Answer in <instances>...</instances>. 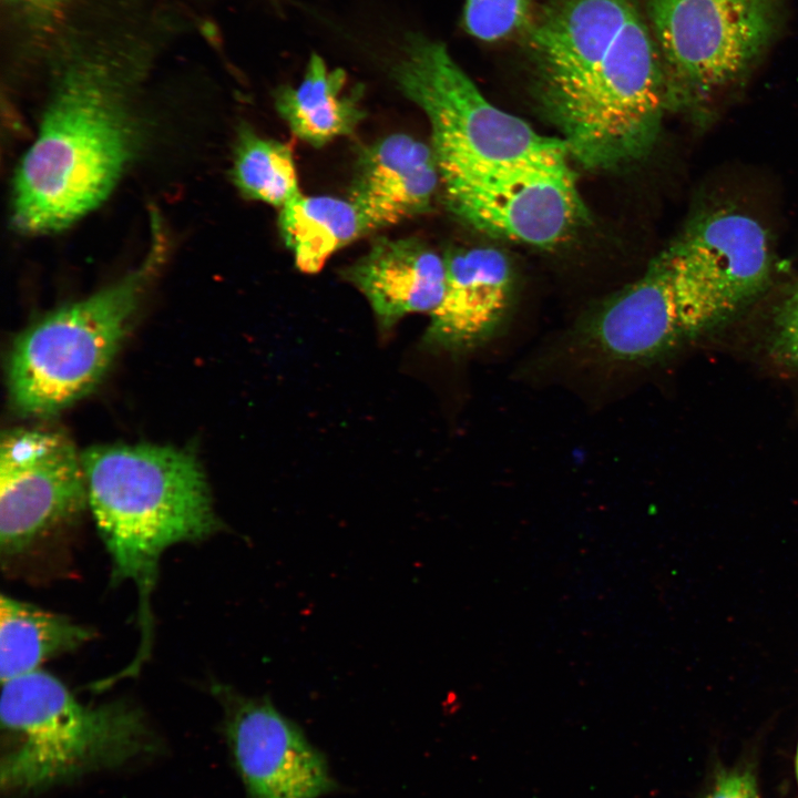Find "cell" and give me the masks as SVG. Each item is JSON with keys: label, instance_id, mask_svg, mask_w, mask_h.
Wrapping results in <instances>:
<instances>
[{"label": "cell", "instance_id": "obj_9", "mask_svg": "<svg viewBox=\"0 0 798 798\" xmlns=\"http://www.w3.org/2000/svg\"><path fill=\"white\" fill-rule=\"evenodd\" d=\"M88 502L81 454L62 433L12 429L0 449V548L17 555Z\"/></svg>", "mask_w": 798, "mask_h": 798}, {"label": "cell", "instance_id": "obj_25", "mask_svg": "<svg viewBox=\"0 0 798 798\" xmlns=\"http://www.w3.org/2000/svg\"><path fill=\"white\" fill-rule=\"evenodd\" d=\"M795 764H796V780H797V786H798V747H797L796 763H795ZM797 798H798V795H797Z\"/></svg>", "mask_w": 798, "mask_h": 798}, {"label": "cell", "instance_id": "obj_20", "mask_svg": "<svg viewBox=\"0 0 798 798\" xmlns=\"http://www.w3.org/2000/svg\"><path fill=\"white\" fill-rule=\"evenodd\" d=\"M231 175L242 195L278 208L301 193L291 146L247 126L237 134Z\"/></svg>", "mask_w": 798, "mask_h": 798}, {"label": "cell", "instance_id": "obj_6", "mask_svg": "<svg viewBox=\"0 0 798 798\" xmlns=\"http://www.w3.org/2000/svg\"><path fill=\"white\" fill-rule=\"evenodd\" d=\"M667 98L662 55L636 8L600 64L545 111L571 160L610 171L647 153Z\"/></svg>", "mask_w": 798, "mask_h": 798}, {"label": "cell", "instance_id": "obj_10", "mask_svg": "<svg viewBox=\"0 0 798 798\" xmlns=\"http://www.w3.org/2000/svg\"><path fill=\"white\" fill-rule=\"evenodd\" d=\"M215 692L247 798H321L337 790L325 755L268 697L224 686Z\"/></svg>", "mask_w": 798, "mask_h": 798}, {"label": "cell", "instance_id": "obj_4", "mask_svg": "<svg viewBox=\"0 0 798 798\" xmlns=\"http://www.w3.org/2000/svg\"><path fill=\"white\" fill-rule=\"evenodd\" d=\"M392 75L428 120L443 192L507 170H571L559 137L491 103L441 42L409 38Z\"/></svg>", "mask_w": 798, "mask_h": 798}, {"label": "cell", "instance_id": "obj_12", "mask_svg": "<svg viewBox=\"0 0 798 798\" xmlns=\"http://www.w3.org/2000/svg\"><path fill=\"white\" fill-rule=\"evenodd\" d=\"M668 266L661 254L645 274L573 329L575 345L604 364H644L686 338Z\"/></svg>", "mask_w": 798, "mask_h": 798}, {"label": "cell", "instance_id": "obj_19", "mask_svg": "<svg viewBox=\"0 0 798 798\" xmlns=\"http://www.w3.org/2000/svg\"><path fill=\"white\" fill-rule=\"evenodd\" d=\"M91 637V630L63 615L2 595L1 683L41 669L48 659L80 647Z\"/></svg>", "mask_w": 798, "mask_h": 798}, {"label": "cell", "instance_id": "obj_7", "mask_svg": "<svg viewBox=\"0 0 798 798\" xmlns=\"http://www.w3.org/2000/svg\"><path fill=\"white\" fill-rule=\"evenodd\" d=\"M647 13L668 96L673 86L708 93L736 80L769 44L778 20L775 0H647Z\"/></svg>", "mask_w": 798, "mask_h": 798}, {"label": "cell", "instance_id": "obj_18", "mask_svg": "<svg viewBox=\"0 0 798 798\" xmlns=\"http://www.w3.org/2000/svg\"><path fill=\"white\" fill-rule=\"evenodd\" d=\"M279 209L280 236L305 274L318 273L337 250L371 232L349 198L300 193Z\"/></svg>", "mask_w": 798, "mask_h": 798}, {"label": "cell", "instance_id": "obj_22", "mask_svg": "<svg viewBox=\"0 0 798 798\" xmlns=\"http://www.w3.org/2000/svg\"><path fill=\"white\" fill-rule=\"evenodd\" d=\"M773 349L781 362L798 369V287L776 318Z\"/></svg>", "mask_w": 798, "mask_h": 798}, {"label": "cell", "instance_id": "obj_15", "mask_svg": "<svg viewBox=\"0 0 798 798\" xmlns=\"http://www.w3.org/2000/svg\"><path fill=\"white\" fill-rule=\"evenodd\" d=\"M341 276L367 299L382 336L403 317L429 314L446 290V256L416 237H380Z\"/></svg>", "mask_w": 798, "mask_h": 798}, {"label": "cell", "instance_id": "obj_23", "mask_svg": "<svg viewBox=\"0 0 798 798\" xmlns=\"http://www.w3.org/2000/svg\"><path fill=\"white\" fill-rule=\"evenodd\" d=\"M705 798H760L757 780L745 768L719 770Z\"/></svg>", "mask_w": 798, "mask_h": 798}, {"label": "cell", "instance_id": "obj_21", "mask_svg": "<svg viewBox=\"0 0 798 798\" xmlns=\"http://www.w3.org/2000/svg\"><path fill=\"white\" fill-rule=\"evenodd\" d=\"M535 0H466L463 27L484 42L507 39L532 23Z\"/></svg>", "mask_w": 798, "mask_h": 798}, {"label": "cell", "instance_id": "obj_8", "mask_svg": "<svg viewBox=\"0 0 798 798\" xmlns=\"http://www.w3.org/2000/svg\"><path fill=\"white\" fill-rule=\"evenodd\" d=\"M662 255L687 337L745 306L763 290L771 270L765 228L729 209L697 217Z\"/></svg>", "mask_w": 798, "mask_h": 798}, {"label": "cell", "instance_id": "obj_5", "mask_svg": "<svg viewBox=\"0 0 798 798\" xmlns=\"http://www.w3.org/2000/svg\"><path fill=\"white\" fill-rule=\"evenodd\" d=\"M158 233L147 258L119 282L51 311L21 332L8 362L13 407L54 415L88 395L117 352L164 257Z\"/></svg>", "mask_w": 798, "mask_h": 798}, {"label": "cell", "instance_id": "obj_14", "mask_svg": "<svg viewBox=\"0 0 798 798\" xmlns=\"http://www.w3.org/2000/svg\"><path fill=\"white\" fill-rule=\"evenodd\" d=\"M447 283L430 315L420 346L427 351L461 355L488 342L509 311L513 275L503 253L492 247L446 255Z\"/></svg>", "mask_w": 798, "mask_h": 798}, {"label": "cell", "instance_id": "obj_1", "mask_svg": "<svg viewBox=\"0 0 798 798\" xmlns=\"http://www.w3.org/2000/svg\"><path fill=\"white\" fill-rule=\"evenodd\" d=\"M132 45L75 43L13 182L12 217L29 234L60 231L112 192L140 141L131 92L142 60Z\"/></svg>", "mask_w": 798, "mask_h": 798}, {"label": "cell", "instance_id": "obj_2", "mask_svg": "<svg viewBox=\"0 0 798 798\" xmlns=\"http://www.w3.org/2000/svg\"><path fill=\"white\" fill-rule=\"evenodd\" d=\"M88 502L112 561V582L139 592L141 647L149 656L151 595L166 549L203 540L219 529L205 475L188 452L168 446L106 444L81 454Z\"/></svg>", "mask_w": 798, "mask_h": 798}, {"label": "cell", "instance_id": "obj_11", "mask_svg": "<svg viewBox=\"0 0 798 798\" xmlns=\"http://www.w3.org/2000/svg\"><path fill=\"white\" fill-rule=\"evenodd\" d=\"M444 198L470 226L540 247L566 238L585 213L572 170L501 171L444 191Z\"/></svg>", "mask_w": 798, "mask_h": 798}, {"label": "cell", "instance_id": "obj_24", "mask_svg": "<svg viewBox=\"0 0 798 798\" xmlns=\"http://www.w3.org/2000/svg\"><path fill=\"white\" fill-rule=\"evenodd\" d=\"M27 4L40 12L55 10L69 0H23Z\"/></svg>", "mask_w": 798, "mask_h": 798}, {"label": "cell", "instance_id": "obj_17", "mask_svg": "<svg viewBox=\"0 0 798 798\" xmlns=\"http://www.w3.org/2000/svg\"><path fill=\"white\" fill-rule=\"evenodd\" d=\"M347 89L345 71L313 54L301 82L277 91L275 108L295 136L320 147L351 134L366 116L357 91Z\"/></svg>", "mask_w": 798, "mask_h": 798}, {"label": "cell", "instance_id": "obj_13", "mask_svg": "<svg viewBox=\"0 0 798 798\" xmlns=\"http://www.w3.org/2000/svg\"><path fill=\"white\" fill-rule=\"evenodd\" d=\"M636 9L632 0H551L526 29L544 109L582 82Z\"/></svg>", "mask_w": 798, "mask_h": 798}, {"label": "cell", "instance_id": "obj_3", "mask_svg": "<svg viewBox=\"0 0 798 798\" xmlns=\"http://www.w3.org/2000/svg\"><path fill=\"white\" fill-rule=\"evenodd\" d=\"M0 780L29 795L153 754L157 744L140 709L88 706L39 669L2 683Z\"/></svg>", "mask_w": 798, "mask_h": 798}, {"label": "cell", "instance_id": "obj_16", "mask_svg": "<svg viewBox=\"0 0 798 798\" xmlns=\"http://www.w3.org/2000/svg\"><path fill=\"white\" fill-rule=\"evenodd\" d=\"M439 186L431 145L396 133L361 150L348 198L375 231L428 212Z\"/></svg>", "mask_w": 798, "mask_h": 798}]
</instances>
